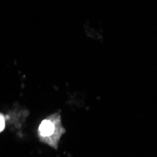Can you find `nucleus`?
<instances>
[{"label":"nucleus","mask_w":157,"mask_h":157,"mask_svg":"<svg viewBox=\"0 0 157 157\" xmlns=\"http://www.w3.org/2000/svg\"><path fill=\"white\" fill-rule=\"evenodd\" d=\"M65 132L60 124V117L59 114L44 120L39 126V136L40 141L53 146L55 149L58 147V142L61 135Z\"/></svg>","instance_id":"nucleus-1"},{"label":"nucleus","mask_w":157,"mask_h":157,"mask_svg":"<svg viewBox=\"0 0 157 157\" xmlns=\"http://www.w3.org/2000/svg\"><path fill=\"white\" fill-rule=\"evenodd\" d=\"M5 128V118L2 114H0V132H2Z\"/></svg>","instance_id":"nucleus-2"}]
</instances>
